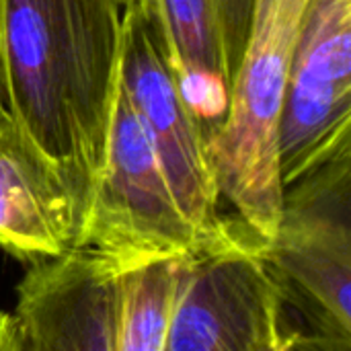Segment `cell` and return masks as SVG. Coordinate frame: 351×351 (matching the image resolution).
<instances>
[{
	"instance_id": "obj_1",
	"label": "cell",
	"mask_w": 351,
	"mask_h": 351,
	"mask_svg": "<svg viewBox=\"0 0 351 351\" xmlns=\"http://www.w3.org/2000/svg\"><path fill=\"white\" fill-rule=\"evenodd\" d=\"M125 8L128 0H0L6 109L82 212L105 158Z\"/></svg>"
},
{
	"instance_id": "obj_2",
	"label": "cell",
	"mask_w": 351,
	"mask_h": 351,
	"mask_svg": "<svg viewBox=\"0 0 351 351\" xmlns=\"http://www.w3.org/2000/svg\"><path fill=\"white\" fill-rule=\"evenodd\" d=\"M306 0H257L226 111L208 138L220 197L269 243L282 212L280 125Z\"/></svg>"
},
{
	"instance_id": "obj_3",
	"label": "cell",
	"mask_w": 351,
	"mask_h": 351,
	"mask_svg": "<svg viewBox=\"0 0 351 351\" xmlns=\"http://www.w3.org/2000/svg\"><path fill=\"white\" fill-rule=\"evenodd\" d=\"M265 241L243 220L185 257L167 351L308 350Z\"/></svg>"
},
{
	"instance_id": "obj_4",
	"label": "cell",
	"mask_w": 351,
	"mask_h": 351,
	"mask_svg": "<svg viewBox=\"0 0 351 351\" xmlns=\"http://www.w3.org/2000/svg\"><path fill=\"white\" fill-rule=\"evenodd\" d=\"M265 255L304 319L308 350H351V150L282 191Z\"/></svg>"
},
{
	"instance_id": "obj_5",
	"label": "cell",
	"mask_w": 351,
	"mask_h": 351,
	"mask_svg": "<svg viewBox=\"0 0 351 351\" xmlns=\"http://www.w3.org/2000/svg\"><path fill=\"white\" fill-rule=\"evenodd\" d=\"M206 243L177 204L119 70L103 167L90 187L74 247L95 251L128 271L189 255Z\"/></svg>"
},
{
	"instance_id": "obj_6",
	"label": "cell",
	"mask_w": 351,
	"mask_h": 351,
	"mask_svg": "<svg viewBox=\"0 0 351 351\" xmlns=\"http://www.w3.org/2000/svg\"><path fill=\"white\" fill-rule=\"evenodd\" d=\"M346 150H351V0H306L280 125L282 187Z\"/></svg>"
},
{
	"instance_id": "obj_7",
	"label": "cell",
	"mask_w": 351,
	"mask_h": 351,
	"mask_svg": "<svg viewBox=\"0 0 351 351\" xmlns=\"http://www.w3.org/2000/svg\"><path fill=\"white\" fill-rule=\"evenodd\" d=\"M119 70L177 204L206 241L216 239L230 220L220 212L222 197L208 152L206 128L181 93L148 25L130 2L123 19Z\"/></svg>"
},
{
	"instance_id": "obj_8",
	"label": "cell",
	"mask_w": 351,
	"mask_h": 351,
	"mask_svg": "<svg viewBox=\"0 0 351 351\" xmlns=\"http://www.w3.org/2000/svg\"><path fill=\"white\" fill-rule=\"evenodd\" d=\"M121 278L84 247L27 263L10 313L12 351H119Z\"/></svg>"
},
{
	"instance_id": "obj_9",
	"label": "cell",
	"mask_w": 351,
	"mask_h": 351,
	"mask_svg": "<svg viewBox=\"0 0 351 351\" xmlns=\"http://www.w3.org/2000/svg\"><path fill=\"white\" fill-rule=\"evenodd\" d=\"M206 134L220 123L257 0H128Z\"/></svg>"
},
{
	"instance_id": "obj_10",
	"label": "cell",
	"mask_w": 351,
	"mask_h": 351,
	"mask_svg": "<svg viewBox=\"0 0 351 351\" xmlns=\"http://www.w3.org/2000/svg\"><path fill=\"white\" fill-rule=\"evenodd\" d=\"M80 204L10 119L0 125V251L27 265L74 247Z\"/></svg>"
},
{
	"instance_id": "obj_11",
	"label": "cell",
	"mask_w": 351,
	"mask_h": 351,
	"mask_svg": "<svg viewBox=\"0 0 351 351\" xmlns=\"http://www.w3.org/2000/svg\"><path fill=\"white\" fill-rule=\"evenodd\" d=\"M185 257H165L123 271L119 351H167Z\"/></svg>"
},
{
	"instance_id": "obj_12",
	"label": "cell",
	"mask_w": 351,
	"mask_h": 351,
	"mask_svg": "<svg viewBox=\"0 0 351 351\" xmlns=\"http://www.w3.org/2000/svg\"><path fill=\"white\" fill-rule=\"evenodd\" d=\"M0 351H12L10 313H4V311H0Z\"/></svg>"
},
{
	"instance_id": "obj_13",
	"label": "cell",
	"mask_w": 351,
	"mask_h": 351,
	"mask_svg": "<svg viewBox=\"0 0 351 351\" xmlns=\"http://www.w3.org/2000/svg\"><path fill=\"white\" fill-rule=\"evenodd\" d=\"M10 119H12V117H10V113H8V109H6L4 90H2V78H0V125L6 123V121H10Z\"/></svg>"
}]
</instances>
